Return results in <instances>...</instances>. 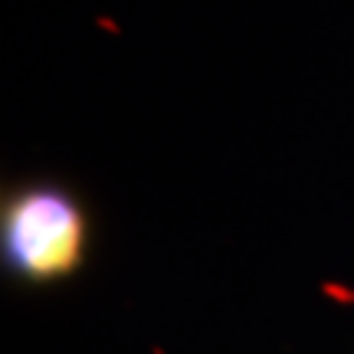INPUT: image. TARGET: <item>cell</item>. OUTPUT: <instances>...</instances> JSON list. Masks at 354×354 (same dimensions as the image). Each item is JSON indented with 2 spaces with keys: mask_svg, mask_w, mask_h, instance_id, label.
I'll return each mask as SVG.
<instances>
[{
  "mask_svg": "<svg viewBox=\"0 0 354 354\" xmlns=\"http://www.w3.org/2000/svg\"><path fill=\"white\" fill-rule=\"evenodd\" d=\"M92 220L76 194L56 180L10 190L0 207L3 272L24 286H59L86 266Z\"/></svg>",
  "mask_w": 354,
  "mask_h": 354,
  "instance_id": "6da1fadb",
  "label": "cell"
}]
</instances>
